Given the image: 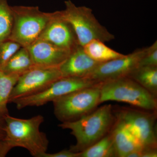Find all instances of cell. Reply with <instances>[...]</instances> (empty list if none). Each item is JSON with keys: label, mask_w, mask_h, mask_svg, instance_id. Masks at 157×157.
Listing matches in <instances>:
<instances>
[{"label": "cell", "mask_w": 157, "mask_h": 157, "mask_svg": "<svg viewBox=\"0 0 157 157\" xmlns=\"http://www.w3.org/2000/svg\"><path fill=\"white\" fill-rule=\"evenodd\" d=\"M4 118L5 134L0 139V157L6 156L15 147L26 149L35 157H42L47 152L49 141L46 134L40 130L44 121L42 115L24 119L8 114Z\"/></svg>", "instance_id": "6da1fadb"}, {"label": "cell", "mask_w": 157, "mask_h": 157, "mask_svg": "<svg viewBox=\"0 0 157 157\" xmlns=\"http://www.w3.org/2000/svg\"><path fill=\"white\" fill-rule=\"evenodd\" d=\"M115 121L111 104H105L73 121L63 122L59 127L69 129L76 143L70 149L79 153L91 146L108 134Z\"/></svg>", "instance_id": "7a4b0ae2"}, {"label": "cell", "mask_w": 157, "mask_h": 157, "mask_svg": "<svg viewBox=\"0 0 157 157\" xmlns=\"http://www.w3.org/2000/svg\"><path fill=\"white\" fill-rule=\"evenodd\" d=\"M99 83L101 104L106 101H116L144 110L157 111V98L128 76Z\"/></svg>", "instance_id": "3957f363"}, {"label": "cell", "mask_w": 157, "mask_h": 157, "mask_svg": "<svg viewBox=\"0 0 157 157\" xmlns=\"http://www.w3.org/2000/svg\"><path fill=\"white\" fill-rule=\"evenodd\" d=\"M65 9L60 15L70 24L75 32L78 44L82 47L94 40L105 42L115 39L113 35L101 25L86 6H77L70 0L65 2Z\"/></svg>", "instance_id": "277c9868"}, {"label": "cell", "mask_w": 157, "mask_h": 157, "mask_svg": "<svg viewBox=\"0 0 157 157\" xmlns=\"http://www.w3.org/2000/svg\"><path fill=\"white\" fill-rule=\"evenodd\" d=\"M13 22L9 39L21 47H28L39 39L52 16V12H43L38 7H11Z\"/></svg>", "instance_id": "5b68a950"}, {"label": "cell", "mask_w": 157, "mask_h": 157, "mask_svg": "<svg viewBox=\"0 0 157 157\" xmlns=\"http://www.w3.org/2000/svg\"><path fill=\"white\" fill-rule=\"evenodd\" d=\"M100 83L77 90L52 102L54 113L60 121H73L93 112L101 104Z\"/></svg>", "instance_id": "8992f818"}, {"label": "cell", "mask_w": 157, "mask_h": 157, "mask_svg": "<svg viewBox=\"0 0 157 157\" xmlns=\"http://www.w3.org/2000/svg\"><path fill=\"white\" fill-rule=\"evenodd\" d=\"M114 116L124 124L143 148H157V111L126 107H116Z\"/></svg>", "instance_id": "52a82bcc"}, {"label": "cell", "mask_w": 157, "mask_h": 157, "mask_svg": "<svg viewBox=\"0 0 157 157\" xmlns=\"http://www.w3.org/2000/svg\"><path fill=\"white\" fill-rule=\"evenodd\" d=\"M98 83L87 77H62L39 92L11 101L20 109L27 107H40L77 90Z\"/></svg>", "instance_id": "ba28073f"}, {"label": "cell", "mask_w": 157, "mask_h": 157, "mask_svg": "<svg viewBox=\"0 0 157 157\" xmlns=\"http://www.w3.org/2000/svg\"><path fill=\"white\" fill-rule=\"evenodd\" d=\"M61 77L59 67L34 66L20 76L11 92L9 103L17 98L39 92Z\"/></svg>", "instance_id": "9c48e42d"}, {"label": "cell", "mask_w": 157, "mask_h": 157, "mask_svg": "<svg viewBox=\"0 0 157 157\" xmlns=\"http://www.w3.org/2000/svg\"><path fill=\"white\" fill-rule=\"evenodd\" d=\"M146 48H139L123 57L101 63L87 76L97 83L127 76L138 67Z\"/></svg>", "instance_id": "30bf717a"}, {"label": "cell", "mask_w": 157, "mask_h": 157, "mask_svg": "<svg viewBox=\"0 0 157 157\" xmlns=\"http://www.w3.org/2000/svg\"><path fill=\"white\" fill-rule=\"evenodd\" d=\"M38 39L70 51L79 45L72 26L60 16L59 11L52 12V17Z\"/></svg>", "instance_id": "8fae6325"}, {"label": "cell", "mask_w": 157, "mask_h": 157, "mask_svg": "<svg viewBox=\"0 0 157 157\" xmlns=\"http://www.w3.org/2000/svg\"><path fill=\"white\" fill-rule=\"evenodd\" d=\"M27 48L34 66L38 67H59L71 52L41 39H37Z\"/></svg>", "instance_id": "7c38bea8"}, {"label": "cell", "mask_w": 157, "mask_h": 157, "mask_svg": "<svg viewBox=\"0 0 157 157\" xmlns=\"http://www.w3.org/2000/svg\"><path fill=\"white\" fill-rule=\"evenodd\" d=\"M100 64L90 58L78 45L59 67L62 77H86Z\"/></svg>", "instance_id": "4fadbf2b"}, {"label": "cell", "mask_w": 157, "mask_h": 157, "mask_svg": "<svg viewBox=\"0 0 157 157\" xmlns=\"http://www.w3.org/2000/svg\"><path fill=\"white\" fill-rule=\"evenodd\" d=\"M110 132L113 138L117 157H127L132 151L143 149L120 120L115 117V122Z\"/></svg>", "instance_id": "5bb4252c"}, {"label": "cell", "mask_w": 157, "mask_h": 157, "mask_svg": "<svg viewBox=\"0 0 157 157\" xmlns=\"http://www.w3.org/2000/svg\"><path fill=\"white\" fill-rule=\"evenodd\" d=\"M127 76L157 98V67H137Z\"/></svg>", "instance_id": "9a60e30c"}, {"label": "cell", "mask_w": 157, "mask_h": 157, "mask_svg": "<svg viewBox=\"0 0 157 157\" xmlns=\"http://www.w3.org/2000/svg\"><path fill=\"white\" fill-rule=\"evenodd\" d=\"M85 52L95 61L104 63L124 56L123 54L109 48L100 40H94L82 47Z\"/></svg>", "instance_id": "2e32d148"}, {"label": "cell", "mask_w": 157, "mask_h": 157, "mask_svg": "<svg viewBox=\"0 0 157 157\" xmlns=\"http://www.w3.org/2000/svg\"><path fill=\"white\" fill-rule=\"evenodd\" d=\"M34 66L28 49L21 47L11 57L2 71L21 76Z\"/></svg>", "instance_id": "e0dca14e"}, {"label": "cell", "mask_w": 157, "mask_h": 157, "mask_svg": "<svg viewBox=\"0 0 157 157\" xmlns=\"http://www.w3.org/2000/svg\"><path fill=\"white\" fill-rule=\"evenodd\" d=\"M117 157L111 132L91 146L78 153V157Z\"/></svg>", "instance_id": "ac0fdd59"}, {"label": "cell", "mask_w": 157, "mask_h": 157, "mask_svg": "<svg viewBox=\"0 0 157 157\" xmlns=\"http://www.w3.org/2000/svg\"><path fill=\"white\" fill-rule=\"evenodd\" d=\"M20 75L8 74L0 70V116L9 114L8 104L12 90L17 83Z\"/></svg>", "instance_id": "d6986e66"}, {"label": "cell", "mask_w": 157, "mask_h": 157, "mask_svg": "<svg viewBox=\"0 0 157 157\" xmlns=\"http://www.w3.org/2000/svg\"><path fill=\"white\" fill-rule=\"evenodd\" d=\"M11 6L8 0H0V43L9 39L13 26Z\"/></svg>", "instance_id": "ffe728a7"}, {"label": "cell", "mask_w": 157, "mask_h": 157, "mask_svg": "<svg viewBox=\"0 0 157 157\" xmlns=\"http://www.w3.org/2000/svg\"><path fill=\"white\" fill-rule=\"evenodd\" d=\"M21 47L18 43L9 39L0 43V70H2L11 57Z\"/></svg>", "instance_id": "44dd1931"}, {"label": "cell", "mask_w": 157, "mask_h": 157, "mask_svg": "<svg viewBox=\"0 0 157 157\" xmlns=\"http://www.w3.org/2000/svg\"><path fill=\"white\" fill-rule=\"evenodd\" d=\"M157 67V41L146 48V51L139 61L138 67Z\"/></svg>", "instance_id": "7402d4cb"}, {"label": "cell", "mask_w": 157, "mask_h": 157, "mask_svg": "<svg viewBox=\"0 0 157 157\" xmlns=\"http://www.w3.org/2000/svg\"><path fill=\"white\" fill-rule=\"evenodd\" d=\"M78 153L74 152L69 150H63L55 153H45L42 157H78Z\"/></svg>", "instance_id": "603a6c76"}, {"label": "cell", "mask_w": 157, "mask_h": 157, "mask_svg": "<svg viewBox=\"0 0 157 157\" xmlns=\"http://www.w3.org/2000/svg\"><path fill=\"white\" fill-rule=\"evenodd\" d=\"M157 148H143L142 157H157Z\"/></svg>", "instance_id": "cb8c5ba5"}, {"label": "cell", "mask_w": 157, "mask_h": 157, "mask_svg": "<svg viewBox=\"0 0 157 157\" xmlns=\"http://www.w3.org/2000/svg\"><path fill=\"white\" fill-rule=\"evenodd\" d=\"M142 149L136 150L130 153L127 157H142Z\"/></svg>", "instance_id": "d4e9b609"}, {"label": "cell", "mask_w": 157, "mask_h": 157, "mask_svg": "<svg viewBox=\"0 0 157 157\" xmlns=\"http://www.w3.org/2000/svg\"><path fill=\"white\" fill-rule=\"evenodd\" d=\"M4 125H5L4 118L0 116V139L2 138L5 134L4 131Z\"/></svg>", "instance_id": "484cf974"}]
</instances>
